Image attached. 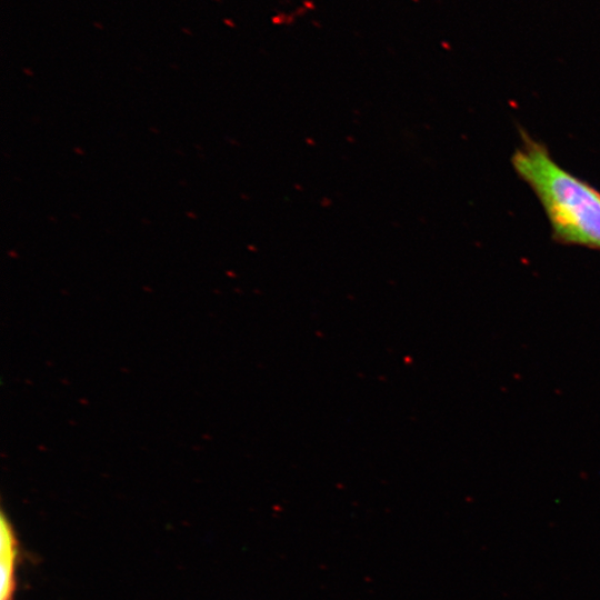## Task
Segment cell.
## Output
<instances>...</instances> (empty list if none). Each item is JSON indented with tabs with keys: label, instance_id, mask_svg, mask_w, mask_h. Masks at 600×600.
I'll return each mask as SVG.
<instances>
[{
	"label": "cell",
	"instance_id": "6da1fadb",
	"mask_svg": "<svg viewBox=\"0 0 600 600\" xmlns=\"http://www.w3.org/2000/svg\"><path fill=\"white\" fill-rule=\"evenodd\" d=\"M521 136L511 164L540 201L552 238L600 250V192L562 168L544 144L523 131Z\"/></svg>",
	"mask_w": 600,
	"mask_h": 600
},
{
	"label": "cell",
	"instance_id": "7a4b0ae2",
	"mask_svg": "<svg viewBox=\"0 0 600 600\" xmlns=\"http://www.w3.org/2000/svg\"><path fill=\"white\" fill-rule=\"evenodd\" d=\"M0 528V600H13L17 591V570L21 548L16 529L3 510L1 512Z\"/></svg>",
	"mask_w": 600,
	"mask_h": 600
},
{
	"label": "cell",
	"instance_id": "3957f363",
	"mask_svg": "<svg viewBox=\"0 0 600 600\" xmlns=\"http://www.w3.org/2000/svg\"><path fill=\"white\" fill-rule=\"evenodd\" d=\"M93 26L101 29V30L103 29V27L100 23L94 22Z\"/></svg>",
	"mask_w": 600,
	"mask_h": 600
},
{
	"label": "cell",
	"instance_id": "277c9868",
	"mask_svg": "<svg viewBox=\"0 0 600 600\" xmlns=\"http://www.w3.org/2000/svg\"><path fill=\"white\" fill-rule=\"evenodd\" d=\"M181 30H182L183 32H186V33H189V34H191L190 30H189V29H187V28H182Z\"/></svg>",
	"mask_w": 600,
	"mask_h": 600
},
{
	"label": "cell",
	"instance_id": "5b68a950",
	"mask_svg": "<svg viewBox=\"0 0 600 600\" xmlns=\"http://www.w3.org/2000/svg\"><path fill=\"white\" fill-rule=\"evenodd\" d=\"M217 1H219V0H217Z\"/></svg>",
	"mask_w": 600,
	"mask_h": 600
}]
</instances>
